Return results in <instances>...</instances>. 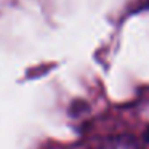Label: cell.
Masks as SVG:
<instances>
[{
    "label": "cell",
    "mask_w": 149,
    "mask_h": 149,
    "mask_svg": "<svg viewBox=\"0 0 149 149\" xmlns=\"http://www.w3.org/2000/svg\"><path fill=\"white\" fill-rule=\"evenodd\" d=\"M96 149H138V144L130 138H114L103 143Z\"/></svg>",
    "instance_id": "6da1fadb"
}]
</instances>
